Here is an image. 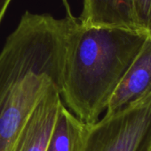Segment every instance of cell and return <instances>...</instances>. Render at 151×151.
<instances>
[{"label":"cell","instance_id":"1","mask_svg":"<svg viewBox=\"0 0 151 151\" xmlns=\"http://www.w3.org/2000/svg\"><path fill=\"white\" fill-rule=\"evenodd\" d=\"M73 19L26 12L7 37L0 51V151H8L44 95L61 88Z\"/></svg>","mask_w":151,"mask_h":151},{"label":"cell","instance_id":"2","mask_svg":"<svg viewBox=\"0 0 151 151\" xmlns=\"http://www.w3.org/2000/svg\"><path fill=\"white\" fill-rule=\"evenodd\" d=\"M148 35L120 27L85 26L74 17L61 88L63 104L83 122H97Z\"/></svg>","mask_w":151,"mask_h":151},{"label":"cell","instance_id":"3","mask_svg":"<svg viewBox=\"0 0 151 151\" xmlns=\"http://www.w3.org/2000/svg\"><path fill=\"white\" fill-rule=\"evenodd\" d=\"M81 151H151V92L89 125Z\"/></svg>","mask_w":151,"mask_h":151},{"label":"cell","instance_id":"4","mask_svg":"<svg viewBox=\"0 0 151 151\" xmlns=\"http://www.w3.org/2000/svg\"><path fill=\"white\" fill-rule=\"evenodd\" d=\"M62 104L61 88H51L40 100L8 151H45Z\"/></svg>","mask_w":151,"mask_h":151},{"label":"cell","instance_id":"5","mask_svg":"<svg viewBox=\"0 0 151 151\" xmlns=\"http://www.w3.org/2000/svg\"><path fill=\"white\" fill-rule=\"evenodd\" d=\"M151 92V35H149L112 95L105 113L116 111Z\"/></svg>","mask_w":151,"mask_h":151},{"label":"cell","instance_id":"6","mask_svg":"<svg viewBox=\"0 0 151 151\" xmlns=\"http://www.w3.org/2000/svg\"><path fill=\"white\" fill-rule=\"evenodd\" d=\"M78 20L85 26L139 31L135 23L133 0H84Z\"/></svg>","mask_w":151,"mask_h":151},{"label":"cell","instance_id":"7","mask_svg":"<svg viewBox=\"0 0 151 151\" xmlns=\"http://www.w3.org/2000/svg\"><path fill=\"white\" fill-rule=\"evenodd\" d=\"M88 127L62 103L45 151H81Z\"/></svg>","mask_w":151,"mask_h":151},{"label":"cell","instance_id":"8","mask_svg":"<svg viewBox=\"0 0 151 151\" xmlns=\"http://www.w3.org/2000/svg\"><path fill=\"white\" fill-rule=\"evenodd\" d=\"M133 6L138 30L151 35V0H133Z\"/></svg>","mask_w":151,"mask_h":151},{"label":"cell","instance_id":"9","mask_svg":"<svg viewBox=\"0 0 151 151\" xmlns=\"http://www.w3.org/2000/svg\"><path fill=\"white\" fill-rule=\"evenodd\" d=\"M12 0H0V23Z\"/></svg>","mask_w":151,"mask_h":151}]
</instances>
